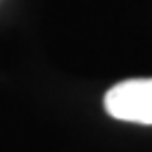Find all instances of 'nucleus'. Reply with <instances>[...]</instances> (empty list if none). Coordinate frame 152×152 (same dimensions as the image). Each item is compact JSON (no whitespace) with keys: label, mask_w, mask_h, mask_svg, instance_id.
<instances>
[{"label":"nucleus","mask_w":152,"mask_h":152,"mask_svg":"<svg viewBox=\"0 0 152 152\" xmlns=\"http://www.w3.org/2000/svg\"><path fill=\"white\" fill-rule=\"evenodd\" d=\"M104 109L112 119L152 126V78H131L112 86L104 95Z\"/></svg>","instance_id":"nucleus-1"}]
</instances>
